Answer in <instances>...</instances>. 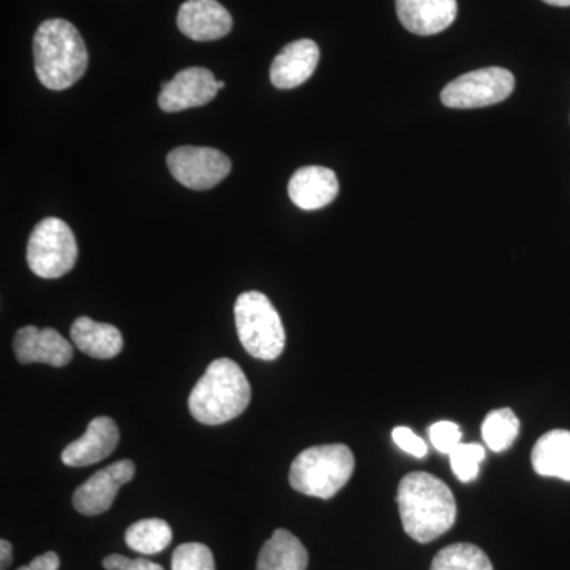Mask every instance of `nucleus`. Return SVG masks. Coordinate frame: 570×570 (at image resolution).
I'll return each instance as SVG.
<instances>
[{"label":"nucleus","mask_w":570,"mask_h":570,"mask_svg":"<svg viewBox=\"0 0 570 570\" xmlns=\"http://www.w3.org/2000/svg\"><path fill=\"white\" fill-rule=\"evenodd\" d=\"M396 502L404 531L420 543L433 542L455 524L452 490L428 472H411L401 480Z\"/></svg>","instance_id":"1"},{"label":"nucleus","mask_w":570,"mask_h":570,"mask_svg":"<svg viewBox=\"0 0 570 570\" xmlns=\"http://www.w3.org/2000/svg\"><path fill=\"white\" fill-rule=\"evenodd\" d=\"M33 61L41 85L51 91H63L81 80L89 56L71 22L48 20L41 22L33 37Z\"/></svg>","instance_id":"2"},{"label":"nucleus","mask_w":570,"mask_h":570,"mask_svg":"<svg viewBox=\"0 0 570 570\" xmlns=\"http://www.w3.org/2000/svg\"><path fill=\"white\" fill-rule=\"evenodd\" d=\"M250 403V384L238 363L214 360L189 396V411L204 425H223L242 415Z\"/></svg>","instance_id":"3"},{"label":"nucleus","mask_w":570,"mask_h":570,"mask_svg":"<svg viewBox=\"0 0 570 570\" xmlns=\"http://www.w3.org/2000/svg\"><path fill=\"white\" fill-rule=\"evenodd\" d=\"M355 459L344 444L303 450L292 463L288 482L306 497L332 499L354 474Z\"/></svg>","instance_id":"4"},{"label":"nucleus","mask_w":570,"mask_h":570,"mask_svg":"<svg viewBox=\"0 0 570 570\" xmlns=\"http://www.w3.org/2000/svg\"><path fill=\"white\" fill-rule=\"evenodd\" d=\"M236 333L247 354L272 362L283 354L285 330L276 307L262 292H245L235 303Z\"/></svg>","instance_id":"5"},{"label":"nucleus","mask_w":570,"mask_h":570,"mask_svg":"<svg viewBox=\"0 0 570 570\" xmlns=\"http://www.w3.org/2000/svg\"><path fill=\"white\" fill-rule=\"evenodd\" d=\"M78 245L69 225L47 217L33 228L28 243V265L43 279H58L73 269Z\"/></svg>","instance_id":"6"},{"label":"nucleus","mask_w":570,"mask_h":570,"mask_svg":"<svg viewBox=\"0 0 570 570\" xmlns=\"http://www.w3.org/2000/svg\"><path fill=\"white\" fill-rule=\"evenodd\" d=\"M513 89L515 77L512 71L502 67H487L469 71L449 82L441 94V100L445 107L469 110L504 102Z\"/></svg>","instance_id":"7"},{"label":"nucleus","mask_w":570,"mask_h":570,"mask_svg":"<svg viewBox=\"0 0 570 570\" xmlns=\"http://www.w3.org/2000/svg\"><path fill=\"white\" fill-rule=\"evenodd\" d=\"M168 170L187 189L208 190L227 178L232 163L224 153L200 146H181L167 156Z\"/></svg>","instance_id":"8"},{"label":"nucleus","mask_w":570,"mask_h":570,"mask_svg":"<svg viewBox=\"0 0 570 570\" xmlns=\"http://www.w3.org/2000/svg\"><path fill=\"white\" fill-rule=\"evenodd\" d=\"M135 475V464L130 460L116 461L110 466L86 480L73 493V508L86 517L100 515L110 510L121 487Z\"/></svg>","instance_id":"9"},{"label":"nucleus","mask_w":570,"mask_h":570,"mask_svg":"<svg viewBox=\"0 0 570 570\" xmlns=\"http://www.w3.org/2000/svg\"><path fill=\"white\" fill-rule=\"evenodd\" d=\"M217 80L213 71L204 67H189L176 73L174 80L163 82L159 107L165 112H178L189 108L204 107L216 94Z\"/></svg>","instance_id":"10"},{"label":"nucleus","mask_w":570,"mask_h":570,"mask_svg":"<svg viewBox=\"0 0 570 570\" xmlns=\"http://www.w3.org/2000/svg\"><path fill=\"white\" fill-rule=\"evenodd\" d=\"M14 354L22 365L45 363L55 367L69 365L73 360V347L69 341L55 328H37L22 326L13 341Z\"/></svg>","instance_id":"11"},{"label":"nucleus","mask_w":570,"mask_h":570,"mask_svg":"<svg viewBox=\"0 0 570 570\" xmlns=\"http://www.w3.org/2000/svg\"><path fill=\"white\" fill-rule=\"evenodd\" d=\"M178 28L195 41H213L230 33L234 20L217 0H187L179 7Z\"/></svg>","instance_id":"12"},{"label":"nucleus","mask_w":570,"mask_h":570,"mask_svg":"<svg viewBox=\"0 0 570 570\" xmlns=\"http://www.w3.org/2000/svg\"><path fill=\"white\" fill-rule=\"evenodd\" d=\"M118 444V425L110 417H96L80 439L63 449L62 463L69 468L91 466L110 456Z\"/></svg>","instance_id":"13"},{"label":"nucleus","mask_w":570,"mask_h":570,"mask_svg":"<svg viewBox=\"0 0 570 570\" xmlns=\"http://www.w3.org/2000/svg\"><path fill=\"white\" fill-rule=\"evenodd\" d=\"M321 59L316 41H292L281 50L269 69V80L277 89H294L313 77Z\"/></svg>","instance_id":"14"},{"label":"nucleus","mask_w":570,"mask_h":570,"mask_svg":"<svg viewBox=\"0 0 570 570\" xmlns=\"http://www.w3.org/2000/svg\"><path fill=\"white\" fill-rule=\"evenodd\" d=\"M401 24L415 36H436L455 21L456 0H396Z\"/></svg>","instance_id":"15"},{"label":"nucleus","mask_w":570,"mask_h":570,"mask_svg":"<svg viewBox=\"0 0 570 570\" xmlns=\"http://www.w3.org/2000/svg\"><path fill=\"white\" fill-rule=\"evenodd\" d=\"M340 194L335 171L321 165L299 168L288 183V197L298 208L316 212L332 204Z\"/></svg>","instance_id":"16"},{"label":"nucleus","mask_w":570,"mask_h":570,"mask_svg":"<svg viewBox=\"0 0 570 570\" xmlns=\"http://www.w3.org/2000/svg\"><path fill=\"white\" fill-rule=\"evenodd\" d=\"M70 336L75 346L92 358H115L124 347L121 332L115 325L100 324L85 316L73 322Z\"/></svg>","instance_id":"17"},{"label":"nucleus","mask_w":570,"mask_h":570,"mask_svg":"<svg viewBox=\"0 0 570 570\" xmlns=\"http://www.w3.org/2000/svg\"><path fill=\"white\" fill-rule=\"evenodd\" d=\"M531 461L542 478L570 482V431L553 430L543 434L532 449Z\"/></svg>","instance_id":"18"},{"label":"nucleus","mask_w":570,"mask_h":570,"mask_svg":"<svg viewBox=\"0 0 570 570\" xmlns=\"http://www.w3.org/2000/svg\"><path fill=\"white\" fill-rule=\"evenodd\" d=\"M307 550L291 531L277 530L258 554L257 570H306Z\"/></svg>","instance_id":"19"},{"label":"nucleus","mask_w":570,"mask_h":570,"mask_svg":"<svg viewBox=\"0 0 570 570\" xmlns=\"http://www.w3.org/2000/svg\"><path fill=\"white\" fill-rule=\"evenodd\" d=\"M174 540L170 524L160 519H146L134 523L126 531V543L130 550L141 554H157Z\"/></svg>","instance_id":"20"},{"label":"nucleus","mask_w":570,"mask_h":570,"mask_svg":"<svg viewBox=\"0 0 570 570\" xmlns=\"http://www.w3.org/2000/svg\"><path fill=\"white\" fill-rule=\"evenodd\" d=\"M430 570H493V564L478 546L453 543L439 551Z\"/></svg>","instance_id":"21"},{"label":"nucleus","mask_w":570,"mask_h":570,"mask_svg":"<svg viewBox=\"0 0 570 570\" xmlns=\"http://www.w3.org/2000/svg\"><path fill=\"white\" fill-rule=\"evenodd\" d=\"M520 433V422L510 409L490 412L482 425V436L493 452H504L515 442Z\"/></svg>","instance_id":"22"},{"label":"nucleus","mask_w":570,"mask_h":570,"mask_svg":"<svg viewBox=\"0 0 570 570\" xmlns=\"http://www.w3.org/2000/svg\"><path fill=\"white\" fill-rule=\"evenodd\" d=\"M450 466L461 482L479 478L480 464L485 460V449L480 444H460L450 453Z\"/></svg>","instance_id":"23"},{"label":"nucleus","mask_w":570,"mask_h":570,"mask_svg":"<svg viewBox=\"0 0 570 570\" xmlns=\"http://www.w3.org/2000/svg\"><path fill=\"white\" fill-rule=\"evenodd\" d=\"M171 570H216L212 550L204 543H183L171 558Z\"/></svg>","instance_id":"24"},{"label":"nucleus","mask_w":570,"mask_h":570,"mask_svg":"<svg viewBox=\"0 0 570 570\" xmlns=\"http://www.w3.org/2000/svg\"><path fill=\"white\" fill-rule=\"evenodd\" d=\"M430 441L439 452L450 455L461 444L460 426L448 420L434 423L430 428Z\"/></svg>","instance_id":"25"},{"label":"nucleus","mask_w":570,"mask_h":570,"mask_svg":"<svg viewBox=\"0 0 570 570\" xmlns=\"http://www.w3.org/2000/svg\"><path fill=\"white\" fill-rule=\"evenodd\" d=\"M392 438L397 448L409 453V455L415 456V459H423L428 453L426 442L419 438L411 428L396 426L393 430Z\"/></svg>","instance_id":"26"},{"label":"nucleus","mask_w":570,"mask_h":570,"mask_svg":"<svg viewBox=\"0 0 570 570\" xmlns=\"http://www.w3.org/2000/svg\"><path fill=\"white\" fill-rule=\"evenodd\" d=\"M104 568L107 570H164L163 566L156 562L145 560V558H130L122 557V554H110L105 558Z\"/></svg>","instance_id":"27"},{"label":"nucleus","mask_w":570,"mask_h":570,"mask_svg":"<svg viewBox=\"0 0 570 570\" xmlns=\"http://www.w3.org/2000/svg\"><path fill=\"white\" fill-rule=\"evenodd\" d=\"M59 566H61V560H59L58 553L47 551V553L33 558L29 568L31 570H59Z\"/></svg>","instance_id":"28"},{"label":"nucleus","mask_w":570,"mask_h":570,"mask_svg":"<svg viewBox=\"0 0 570 570\" xmlns=\"http://www.w3.org/2000/svg\"><path fill=\"white\" fill-rule=\"evenodd\" d=\"M11 561H13V549H11L9 540L2 539L0 542V569H9Z\"/></svg>","instance_id":"29"},{"label":"nucleus","mask_w":570,"mask_h":570,"mask_svg":"<svg viewBox=\"0 0 570 570\" xmlns=\"http://www.w3.org/2000/svg\"><path fill=\"white\" fill-rule=\"evenodd\" d=\"M554 7H570V0H543Z\"/></svg>","instance_id":"30"},{"label":"nucleus","mask_w":570,"mask_h":570,"mask_svg":"<svg viewBox=\"0 0 570 570\" xmlns=\"http://www.w3.org/2000/svg\"><path fill=\"white\" fill-rule=\"evenodd\" d=\"M225 88V82L224 81H217V89H224Z\"/></svg>","instance_id":"31"}]
</instances>
